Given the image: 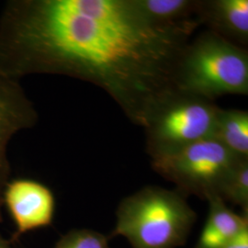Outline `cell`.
Instances as JSON below:
<instances>
[{
	"instance_id": "6da1fadb",
	"label": "cell",
	"mask_w": 248,
	"mask_h": 248,
	"mask_svg": "<svg viewBox=\"0 0 248 248\" xmlns=\"http://www.w3.org/2000/svg\"><path fill=\"white\" fill-rule=\"evenodd\" d=\"M189 38L149 23L132 0H9L0 14V72L60 75L107 92L144 128L175 90Z\"/></svg>"
},
{
	"instance_id": "7a4b0ae2",
	"label": "cell",
	"mask_w": 248,
	"mask_h": 248,
	"mask_svg": "<svg viewBox=\"0 0 248 248\" xmlns=\"http://www.w3.org/2000/svg\"><path fill=\"white\" fill-rule=\"evenodd\" d=\"M197 219L177 190L145 186L122 201L112 236L122 235L133 248L183 246Z\"/></svg>"
},
{
	"instance_id": "3957f363",
	"label": "cell",
	"mask_w": 248,
	"mask_h": 248,
	"mask_svg": "<svg viewBox=\"0 0 248 248\" xmlns=\"http://www.w3.org/2000/svg\"><path fill=\"white\" fill-rule=\"evenodd\" d=\"M175 88L211 101L225 95H248V49L211 31L197 36L178 61Z\"/></svg>"
},
{
	"instance_id": "277c9868",
	"label": "cell",
	"mask_w": 248,
	"mask_h": 248,
	"mask_svg": "<svg viewBox=\"0 0 248 248\" xmlns=\"http://www.w3.org/2000/svg\"><path fill=\"white\" fill-rule=\"evenodd\" d=\"M220 110L214 101L175 90L153 110L144 126L149 155L213 138Z\"/></svg>"
},
{
	"instance_id": "5b68a950",
	"label": "cell",
	"mask_w": 248,
	"mask_h": 248,
	"mask_svg": "<svg viewBox=\"0 0 248 248\" xmlns=\"http://www.w3.org/2000/svg\"><path fill=\"white\" fill-rule=\"evenodd\" d=\"M239 157L215 138L186 145L152 157V167L160 176L173 182L182 195L208 200L219 195L224 181Z\"/></svg>"
},
{
	"instance_id": "8992f818",
	"label": "cell",
	"mask_w": 248,
	"mask_h": 248,
	"mask_svg": "<svg viewBox=\"0 0 248 248\" xmlns=\"http://www.w3.org/2000/svg\"><path fill=\"white\" fill-rule=\"evenodd\" d=\"M39 114L20 81L0 72V222H3V193L10 177L9 146L12 139L38 123Z\"/></svg>"
},
{
	"instance_id": "52a82bcc",
	"label": "cell",
	"mask_w": 248,
	"mask_h": 248,
	"mask_svg": "<svg viewBox=\"0 0 248 248\" xmlns=\"http://www.w3.org/2000/svg\"><path fill=\"white\" fill-rule=\"evenodd\" d=\"M3 205L16 226L12 242L28 232L53 222L55 211L53 191L37 180L22 177L9 180L4 189Z\"/></svg>"
},
{
	"instance_id": "ba28073f",
	"label": "cell",
	"mask_w": 248,
	"mask_h": 248,
	"mask_svg": "<svg viewBox=\"0 0 248 248\" xmlns=\"http://www.w3.org/2000/svg\"><path fill=\"white\" fill-rule=\"evenodd\" d=\"M133 7L149 23L190 38L202 25L203 0H132Z\"/></svg>"
},
{
	"instance_id": "9c48e42d",
	"label": "cell",
	"mask_w": 248,
	"mask_h": 248,
	"mask_svg": "<svg viewBox=\"0 0 248 248\" xmlns=\"http://www.w3.org/2000/svg\"><path fill=\"white\" fill-rule=\"evenodd\" d=\"M202 25L234 45L248 44V0H203Z\"/></svg>"
},
{
	"instance_id": "30bf717a",
	"label": "cell",
	"mask_w": 248,
	"mask_h": 248,
	"mask_svg": "<svg viewBox=\"0 0 248 248\" xmlns=\"http://www.w3.org/2000/svg\"><path fill=\"white\" fill-rule=\"evenodd\" d=\"M207 201L209 215L196 248H222L248 228V216L231 211L219 195Z\"/></svg>"
},
{
	"instance_id": "8fae6325",
	"label": "cell",
	"mask_w": 248,
	"mask_h": 248,
	"mask_svg": "<svg viewBox=\"0 0 248 248\" xmlns=\"http://www.w3.org/2000/svg\"><path fill=\"white\" fill-rule=\"evenodd\" d=\"M213 138L239 158H248V112L221 108Z\"/></svg>"
},
{
	"instance_id": "7c38bea8",
	"label": "cell",
	"mask_w": 248,
	"mask_h": 248,
	"mask_svg": "<svg viewBox=\"0 0 248 248\" xmlns=\"http://www.w3.org/2000/svg\"><path fill=\"white\" fill-rule=\"evenodd\" d=\"M219 196L224 202L238 205L248 216V158L237 161L224 181Z\"/></svg>"
},
{
	"instance_id": "4fadbf2b",
	"label": "cell",
	"mask_w": 248,
	"mask_h": 248,
	"mask_svg": "<svg viewBox=\"0 0 248 248\" xmlns=\"http://www.w3.org/2000/svg\"><path fill=\"white\" fill-rule=\"evenodd\" d=\"M54 248H109L106 236L96 231L76 229L68 232Z\"/></svg>"
},
{
	"instance_id": "5bb4252c",
	"label": "cell",
	"mask_w": 248,
	"mask_h": 248,
	"mask_svg": "<svg viewBox=\"0 0 248 248\" xmlns=\"http://www.w3.org/2000/svg\"><path fill=\"white\" fill-rule=\"evenodd\" d=\"M222 248H248V228Z\"/></svg>"
},
{
	"instance_id": "9a60e30c",
	"label": "cell",
	"mask_w": 248,
	"mask_h": 248,
	"mask_svg": "<svg viewBox=\"0 0 248 248\" xmlns=\"http://www.w3.org/2000/svg\"><path fill=\"white\" fill-rule=\"evenodd\" d=\"M0 248H12L10 243L7 239H5L2 234L0 233Z\"/></svg>"
}]
</instances>
